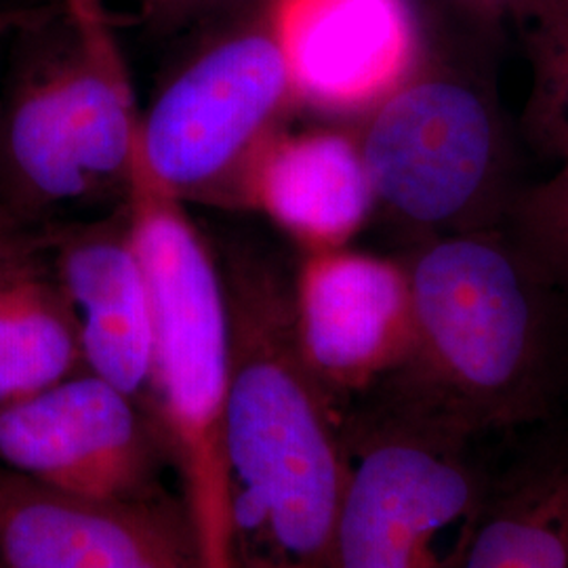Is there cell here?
I'll return each mask as SVG.
<instances>
[{
  "label": "cell",
  "instance_id": "obj_1",
  "mask_svg": "<svg viewBox=\"0 0 568 568\" xmlns=\"http://www.w3.org/2000/svg\"><path fill=\"white\" fill-rule=\"evenodd\" d=\"M232 314L225 400L227 516L236 568H331L347 476L335 403L297 352L288 284L272 265H224Z\"/></svg>",
  "mask_w": 568,
  "mask_h": 568
},
{
  "label": "cell",
  "instance_id": "obj_2",
  "mask_svg": "<svg viewBox=\"0 0 568 568\" xmlns=\"http://www.w3.org/2000/svg\"><path fill=\"white\" fill-rule=\"evenodd\" d=\"M413 342L403 405L467 436L535 415L551 373V291L493 230L427 239L406 262Z\"/></svg>",
  "mask_w": 568,
  "mask_h": 568
},
{
  "label": "cell",
  "instance_id": "obj_3",
  "mask_svg": "<svg viewBox=\"0 0 568 568\" xmlns=\"http://www.w3.org/2000/svg\"><path fill=\"white\" fill-rule=\"evenodd\" d=\"M152 300L148 406L178 471L199 568H236L225 488V400L232 314L220 264L185 203L154 182L135 152L124 196Z\"/></svg>",
  "mask_w": 568,
  "mask_h": 568
},
{
  "label": "cell",
  "instance_id": "obj_4",
  "mask_svg": "<svg viewBox=\"0 0 568 568\" xmlns=\"http://www.w3.org/2000/svg\"><path fill=\"white\" fill-rule=\"evenodd\" d=\"M297 108L270 0L183 63L140 116L138 154L182 203L241 209L244 175Z\"/></svg>",
  "mask_w": 568,
  "mask_h": 568
},
{
  "label": "cell",
  "instance_id": "obj_5",
  "mask_svg": "<svg viewBox=\"0 0 568 568\" xmlns=\"http://www.w3.org/2000/svg\"><path fill=\"white\" fill-rule=\"evenodd\" d=\"M469 438L403 403L345 432L331 568H464L490 504Z\"/></svg>",
  "mask_w": 568,
  "mask_h": 568
},
{
  "label": "cell",
  "instance_id": "obj_6",
  "mask_svg": "<svg viewBox=\"0 0 568 568\" xmlns=\"http://www.w3.org/2000/svg\"><path fill=\"white\" fill-rule=\"evenodd\" d=\"M377 206L424 241L488 230L508 145L485 84L434 60L368 110L356 129Z\"/></svg>",
  "mask_w": 568,
  "mask_h": 568
},
{
  "label": "cell",
  "instance_id": "obj_7",
  "mask_svg": "<svg viewBox=\"0 0 568 568\" xmlns=\"http://www.w3.org/2000/svg\"><path fill=\"white\" fill-rule=\"evenodd\" d=\"M166 464L150 408L91 371L0 406V467L95 499L152 495Z\"/></svg>",
  "mask_w": 568,
  "mask_h": 568
},
{
  "label": "cell",
  "instance_id": "obj_8",
  "mask_svg": "<svg viewBox=\"0 0 568 568\" xmlns=\"http://www.w3.org/2000/svg\"><path fill=\"white\" fill-rule=\"evenodd\" d=\"M288 297L297 352L333 403L405 365L413 342L405 264L347 246L305 253Z\"/></svg>",
  "mask_w": 568,
  "mask_h": 568
},
{
  "label": "cell",
  "instance_id": "obj_9",
  "mask_svg": "<svg viewBox=\"0 0 568 568\" xmlns=\"http://www.w3.org/2000/svg\"><path fill=\"white\" fill-rule=\"evenodd\" d=\"M297 105L365 116L424 60L413 0H270Z\"/></svg>",
  "mask_w": 568,
  "mask_h": 568
},
{
  "label": "cell",
  "instance_id": "obj_10",
  "mask_svg": "<svg viewBox=\"0 0 568 568\" xmlns=\"http://www.w3.org/2000/svg\"><path fill=\"white\" fill-rule=\"evenodd\" d=\"M192 541L182 501L95 499L0 467V568H156Z\"/></svg>",
  "mask_w": 568,
  "mask_h": 568
},
{
  "label": "cell",
  "instance_id": "obj_11",
  "mask_svg": "<svg viewBox=\"0 0 568 568\" xmlns=\"http://www.w3.org/2000/svg\"><path fill=\"white\" fill-rule=\"evenodd\" d=\"M44 255L77 316L84 368L148 406L152 300L126 209L95 224L47 230Z\"/></svg>",
  "mask_w": 568,
  "mask_h": 568
},
{
  "label": "cell",
  "instance_id": "obj_12",
  "mask_svg": "<svg viewBox=\"0 0 568 568\" xmlns=\"http://www.w3.org/2000/svg\"><path fill=\"white\" fill-rule=\"evenodd\" d=\"M241 209L264 213L305 253L347 246L377 209L356 131H278L244 175Z\"/></svg>",
  "mask_w": 568,
  "mask_h": 568
},
{
  "label": "cell",
  "instance_id": "obj_13",
  "mask_svg": "<svg viewBox=\"0 0 568 568\" xmlns=\"http://www.w3.org/2000/svg\"><path fill=\"white\" fill-rule=\"evenodd\" d=\"M95 196L72 142L60 60L28 68L0 98V203L41 222Z\"/></svg>",
  "mask_w": 568,
  "mask_h": 568
},
{
  "label": "cell",
  "instance_id": "obj_14",
  "mask_svg": "<svg viewBox=\"0 0 568 568\" xmlns=\"http://www.w3.org/2000/svg\"><path fill=\"white\" fill-rule=\"evenodd\" d=\"M74 47L61 55V87L77 156L100 194L126 196L140 114L126 65L103 7L68 16Z\"/></svg>",
  "mask_w": 568,
  "mask_h": 568
},
{
  "label": "cell",
  "instance_id": "obj_15",
  "mask_svg": "<svg viewBox=\"0 0 568 568\" xmlns=\"http://www.w3.org/2000/svg\"><path fill=\"white\" fill-rule=\"evenodd\" d=\"M84 371L81 333L44 248L0 272V406Z\"/></svg>",
  "mask_w": 568,
  "mask_h": 568
},
{
  "label": "cell",
  "instance_id": "obj_16",
  "mask_svg": "<svg viewBox=\"0 0 568 568\" xmlns=\"http://www.w3.org/2000/svg\"><path fill=\"white\" fill-rule=\"evenodd\" d=\"M464 568H568V464L490 501Z\"/></svg>",
  "mask_w": 568,
  "mask_h": 568
},
{
  "label": "cell",
  "instance_id": "obj_17",
  "mask_svg": "<svg viewBox=\"0 0 568 568\" xmlns=\"http://www.w3.org/2000/svg\"><path fill=\"white\" fill-rule=\"evenodd\" d=\"M527 47L525 131L554 161L568 156V0H532L514 23Z\"/></svg>",
  "mask_w": 568,
  "mask_h": 568
},
{
  "label": "cell",
  "instance_id": "obj_18",
  "mask_svg": "<svg viewBox=\"0 0 568 568\" xmlns=\"http://www.w3.org/2000/svg\"><path fill=\"white\" fill-rule=\"evenodd\" d=\"M508 236L556 295L568 300V156L509 204Z\"/></svg>",
  "mask_w": 568,
  "mask_h": 568
},
{
  "label": "cell",
  "instance_id": "obj_19",
  "mask_svg": "<svg viewBox=\"0 0 568 568\" xmlns=\"http://www.w3.org/2000/svg\"><path fill=\"white\" fill-rule=\"evenodd\" d=\"M432 2L445 9L450 18L462 21L469 30L485 37L506 23H516L532 0H432Z\"/></svg>",
  "mask_w": 568,
  "mask_h": 568
},
{
  "label": "cell",
  "instance_id": "obj_20",
  "mask_svg": "<svg viewBox=\"0 0 568 568\" xmlns=\"http://www.w3.org/2000/svg\"><path fill=\"white\" fill-rule=\"evenodd\" d=\"M47 244V227L28 220L18 211L0 203V257L41 251Z\"/></svg>",
  "mask_w": 568,
  "mask_h": 568
},
{
  "label": "cell",
  "instance_id": "obj_21",
  "mask_svg": "<svg viewBox=\"0 0 568 568\" xmlns=\"http://www.w3.org/2000/svg\"><path fill=\"white\" fill-rule=\"evenodd\" d=\"M243 2L253 4L257 0H143V13L161 28H175L213 9Z\"/></svg>",
  "mask_w": 568,
  "mask_h": 568
},
{
  "label": "cell",
  "instance_id": "obj_22",
  "mask_svg": "<svg viewBox=\"0 0 568 568\" xmlns=\"http://www.w3.org/2000/svg\"><path fill=\"white\" fill-rule=\"evenodd\" d=\"M156 568H199L194 544L185 541L180 548L173 549Z\"/></svg>",
  "mask_w": 568,
  "mask_h": 568
},
{
  "label": "cell",
  "instance_id": "obj_23",
  "mask_svg": "<svg viewBox=\"0 0 568 568\" xmlns=\"http://www.w3.org/2000/svg\"><path fill=\"white\" fill-rule=\"evenodd\" d=\"M34 253V251H32ZM21 255H26V253H21ZM16 257H20V255H9V257H0V272L7 267V265L11 264Z\"/></svg>",
  "mask_w": 568,
  "mask_h": 568
},
{
  "label": "cell",
  "instance_id": "obj_24",
  "mask_svg": "<svg viewBox=\"0 0 568 568\" xmlns=\"http://www.w3.org/2000/svg\"><path fill=\"white\" fill-rule=\"evenodd\" d=\"M60 2H61V0H60Z\"/></svg>",
  "mask_w": 568,
  "mask_h": 568
}]
</instances>
